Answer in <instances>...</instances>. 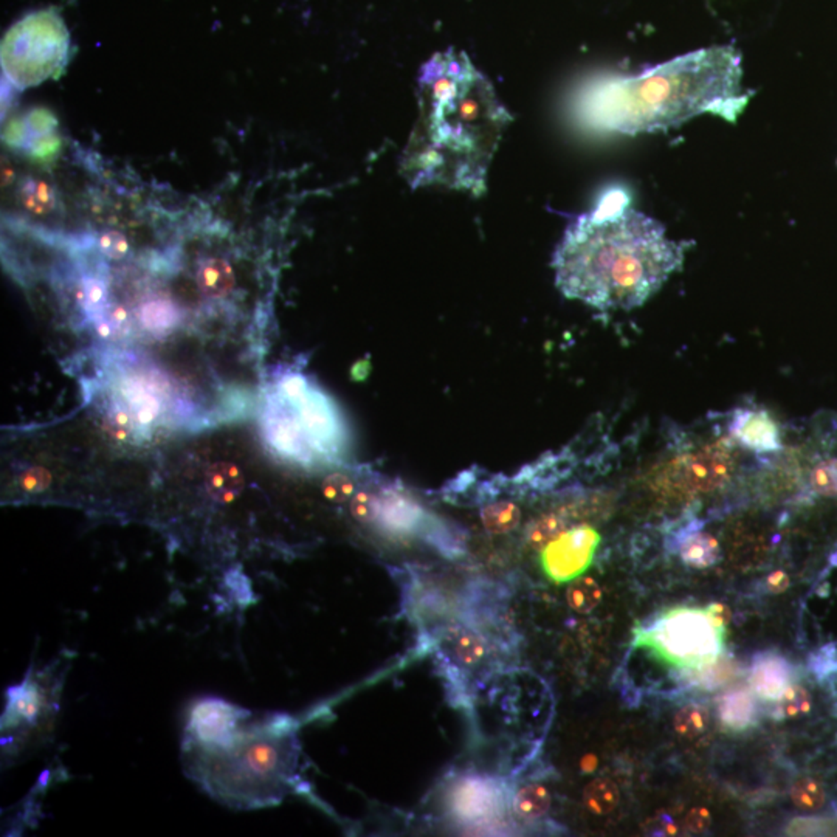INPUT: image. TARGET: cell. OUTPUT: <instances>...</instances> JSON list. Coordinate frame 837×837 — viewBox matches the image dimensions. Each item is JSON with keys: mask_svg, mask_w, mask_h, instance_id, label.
I'll return each instance as SVG.
<instances>
[{"mask_svg": "<svg viewBox=\"0 0 837 837\" xmlns=\"http://www.w3.org/2000/svg\"><path fill=\"white\" fill-rule=\"evenodd\" d=\"M790 577L784 571H774L767 577V588L771 594H780L790 588Z\"/></svg>", "mask_w": 837, "mask_h": 837, "instance_id": "cell-43", "label": "cell"}, {"mask_svg": "<svg viewBox=\"0 0 837 837\" xmlns=\"http://www.w3.org/2000/svg\"><path fill=\"white\" fill-rule=\"evenodd\" d=\"M584 807L596 816H607L619 807L620 791L609 778H596L584 791Z\"/></svg>", "mask_w": 837, "mask_h": 837, "instance_id": "cell-23", "label": "cell"}, {"mask_svg": "<svg viewBox=\"0 0 837 837\" xmlns=\"http://www.w3.org/2000/svg\"><path fill=\"white\" fill-rule=\"evenodd\" d=\"M788 836H837V819L830 816L797 817L786 825Z\"/></svg>", "mask_w": 837, "mask_h": 837, "instance_id": "cell-32", "label": "cell"}, {"mask_svg": "<svg viewBox=\"0 0 837 837\" xmlns=\"http://www.w3.org/2000/svg\"><path fill=\"white\" fill-rule=\"evenodd\" d=\"M601 596L603 593L601 584H597L594 578L578 577L572 580L568 590V605L576 613L588 614L601 603Z\"/></svg>", "mask_w": 837, "mask_h": 837, "instance_id": "cell-26", "label": "cell"}, {"mask_svg": "<svg viewBox=\"0 0 837 837\" xmlns=\"http://www.w3.org/2000/svg\"><path fill=\"white\" fill-rule=\"evenodd\" d=\"M731 436L755 453H774L782 449V433L773 416L763 408H743L729 424Z\"/></svg>", "mask_w": 837, "mask_h": 837, "instance_id": "cell-11", "label": "cell"}, {"mask_svg": "<svg viewBox=\"0 0 837 837\" xmlns=\"http://www.w3.org/2000/svg\"><path fill=\"white\" fill-rule=\"evenodd\" d=\"M792 666L783 656L765 650L755 653L749 672V683L755 695L767 701H778L784 690L791 685Z\"/></svg>", "mask_w": 837, "mask_h": 837, "instance_id": "cell-12", "label": "cell"}, {"mask_svg": "<svg viewBox=\"0 0 837 837\" xmlns=\"http://www.w3.org/2000/svg\"><path fill=\"white\" fill-rule=\"evenodd\" d=\"M18 710L25 718H33L37 712V702L31 693H22L18 700Z\"/></svg>", "mask_w": 837, "mask_h": 837, "instance_id": "cell-44", "label": "cell"}, {"mask_svg": "<svg viewBox=\"0 0 837 837\" xmlns=\"http://www.w3.org/2000/svg\"><path fill=\"white\" fill-rule=\"evenodd\" d=\"M676 546L681 560L689 568L706 569L715 567L721 560L718 540L708 532L696 529L687 532L683 537H679Z\"/></svg>", "mask_w": 837, "mask_h": 837, "instance_id": "cell-16", "label": "cell"}, {"mask_svg": "<svg viewBox=\"0 0 837 837\" xmlns=\"http://www.w3.org/2000/svg\"><path fill=\"white\" fill-rule=\"evenodd\" d=\"M109 422H111L112 430L115 431L120 437H124L134 431V422H136V418H134L132 413H129L128 410H124V408L120 407V405H113L112 410L109 411Z\"/></svg>", "mask_w": 837, "mask_h": 837, "instance_id": "cell-40", "label": "cell"}, {"mask_svg": "<svg viewBox=\"0 0 837 837\" xmlns=\"http://www.w3.org/2000/svg\"><path fill=\"white\" fill-rule=\"evenodd\" d=\"M811 489L822 496H837V458L820 460L809 475Z\"/></svg>", "mask_w": 837, "mask_h": 837, "instance_id": "cell-34", "label": "cell"}, {"mask_svg": "<svg viewBox=\"0 0 837 837\" xmlns=\"http://www.w3.org/2000/svg\"><path fill=\"white\" fill-rule=\"evenodd\" d=\"M443 643V655L453 660L458 670H478L490 658L489 642L468 626H452L445 631Z\"/></svg>", "mask_w": 837, "mask_h": 837, "instance_id": "cell-13", "label": "cell"}, {"mask_svg": "<svg viewBox=\"0 0 837 837\" xmlns=\"http://www.w3.org/2000/svg\"><path fill=\"white\" fill-rule=\"evenodd\" d=\"M195 279L202 295L212 300L230 295L236 286L235 270L224 258H208L202 261Z\"/></svg>", "mask_w": 837, "mask_h": 837, "instance_id": "cell-17", "label": "cell"}, {"mask_svg": "<svg viewBox=\"0 0 837 837\" xmlns=\"http://www.w3.org/2000/svg\"><path fill=\"white\" fill-rule=\"evenodd\" d=\"M502 790L492 778L466 775L454 783L450 809L456 819L479 822L495 816L502 805Z\"/></svg>", "mask_w": 837, "mask_h": 837, "instance_id": "cell-10", "label": "cell"}, {"mask_svg": "<svg viewBox=\"0 0 837 837\" xmlns=\"http://www.w3.org/2000/svg\"><path fill=\"white\" fill-rule=\"evenodd\" d=\"M710 619L714 622L715 626L725 630V626L731 624L732 620V611L731 608L725 607L723 603H710L708 608H706Z\"/></svg>", "mask_w": 837, "mask_h": 837, "instance_id": "cell-42", "label": "cell"}, {"mask_svg": "<svg viewBox=\"0 0 837 837\" xmlns=\"http://www.w3.org/2000/svg\"><path fill=\"white\" fill-rule=\"evenodd\" d=\"M742 73L735 48H704L639 77L591 84L578 98V119L591 129L631 136L668 129L731 104L740 94Z\"/></svg>", "mask_w": 837, "mask_h": 837, "instance_id": "cell-3", "label": "cell"}, {"mask_svg": "<svg viewBox=\"0 0 837 837\" xmlns=\"http://www.w3.org/2000/svg\"><path fill=\"white\" fill-rule=\"evenodd\" d=\"M712 824V816L706 808L698 807L690 809L689 814L685 816L684 825L689 832L702 833L709 830Z\"/></svg>", "mask_w": 837, "mask_h": 837, "instance_id": "cell-41", "label": "cell"}, {"mask_svg": "<svg viewBox=\"0 0 837 837\" xmlns=\"http://www.w3.org/2000/svg\"><path fill=\"white\" fill-rule=\"evenodd\" d=\"M723 633L706 608H676L637 633V643L670 666L693 668L717 660L723 650Z\"/></svg>", "mask_w": 837, "mask_h": 837, "instance_id": "cell-5", "label": "cell"}, {"mask_svg": "<svg viewBox=\"0 0 837 837\" xmlns=\"http://www.w3.org/2000/svg\"><path fill=\"white\" fill-rule=\"evenodd\" d=\"M235 719L233 709L224 702H203L195 709L193 725L202 742H222L228 737Z\"/></svg>", "mask_w": 837, "mask_h": 837, "instance_id": "cell-15", "label": "cell"}, {"mask_svg": "<svg viewBox=\"0 0 837 837\" xmlns=\"http://www.w3.org/2000/svg\"><path fill=\"white\" fill-rule=\"evenodd\" d=\"M262 427L267 443H270L271 449L277 453L298 462H309L312 460L311 443L301 427L298 414L294 416L292 405L283 401L279 395L269 399Z\"/></svg>", "mask_w": 837, "mask_h": 837, "instance_id": "cell-8", "label": "cell"}, {"mask_svg": "<svg viewBox=\"0 0 837 837\" xmlns=\"http://www.w3.org/2000/svg\"><path fill=\"white\" fill-rule=\"evenodd\" d=\"M599 544L601 535L591 526H576L561 532L542 549L543 571L555 584L572 582L591 567Z\"/></svg>", "mask_w": 837, "mask_h": 837, "instance_id": "cell-6", "label": "cell"}, {"mask_svg": "<svg viewBox=\"0 0 837 837\" xmlns=\"http://www.w3.org/2000/svg\"><path fill=\"white\" fill-rule=\"evenodd\" d=\"M790 794L792 803L802 811H817L825 807V790L822 783L814 778H799L791 786Z\"/></svg>", "mask_w": 837, "mask_h": 837, "instance_id": "cell-29", "label": "cell"}, {"mask_svg": "<svg viewBox=\"0 0 837 837\" xmlns=\"http://www.w3.org/2000/svg\"><path fill=\"white\" fill-rule=\"evenodd\" d=\"M684 252L658 220L608 195L568 228L555 252V281L563 295L597 309H634L679 270Z\"/></svg>", "mask_w": 837, "mask_h": 837, "instance_id": "cell-2", "label": "cell"}, {"mask_svg": "<svg viewBox=\"0 0 837 837\" xmlns=\"http://www.w3.org/2000/svg\"><path fill=\"white\" fill-rule=\"evenodd\" d=\"M709 719L710 715L708 708L692 702L679 709L678 714L675 715V731L687 740L701 737L702 733L708 731Z\"/></svg>", "mask_w": 837, "mask_h": 837, "instance_id": "cell-28", "label": "cell"}, {"mask_svg": "<svg viewBox=\"0 0 837 837\" xmlns=\"http://www.w3.org/2000/svg\"><path fill=\"white\" fill-rule=\"evenodd\" d=\"M81 296L84 298V311L90 319H96L106 313L109 290L104 279L96 275H86L81 283Z\"/></svg>", "mask_w": 837, "mask_h": 837, "instance_id": "cell-30", "label": "cell"}, {"mask_svg": "<svg viewBox=\"0 0 837 837\" xmlns=\"http://www.w3.org/2000/svg\"><path fill=\"white\" fill-rule=\"evenodd\" d=\"M52 484V475L42 467H30L19 477V485L27 493H41Z\"/></svg>", "mask_w": 837, "mask_h": 837, "instance_id": "cell-39", "label": "cell"}, {"mask_svg": "<svg viewBox=\"0 0 837 837\" xmlns=\"http://www.w3.org/2000/svg\"><path fill=\"white\" fill-rule=\"evenodd\" d=\"M780 714L783 718H802L813 708V696L800 684H791L780 696Z\"/></svg>", "mask_w": 837, "mask_h": 837, "instance_id": "cell-33", "label": "cell"}, {"mask_svg": "<svg viewBox=\"0 0 837 837\" xmlns=\"http://www.w3.org/2000/svg\"><path fill=\"white\" fill-rule=\"evenodd\" d=\"M312 385L309 384L306 376L301 372H289L279 380L278 395L290 405H296L309 394Z\"/></svg>", "mask_w": 837, "mask_h": 837, "instance_id": "cell-37", "label": "cell"}, {"mask_svg": "<svg viewBox=\"0 0 837 837\" xmlns=\"http://www.w3.org/2000/svg\"><path fill=\"white\" fill-rule=\"evenodd\" d=\"M551 803V792L542 783L525 784L512 797L513 813L521 820L542 819L548 813Z\"/></svg>", "mask_w": 837, "mask_h": 837, "instance_id": "cell-21", "label": "cell"}, {"mask_svg": "<svg viewBox=\"0 0 837 837\" xmlns=\"http://www.w3.org/2000/svg\"><path fill=\"white\" fill-rule=\"evenodd\" d=\"M568 521L560 513H548L542 518L532 523L531 527L527 529L526 542L532 549L542 551L546 548L549 543L560 535L561 532L567 531Z\"/></svg>", "mask_w": 837, "mask_h": 837, "instance_id": "cell-27", "label": "cell"}, {"mask_svg": "<svg viewBox=\"0 0 837 837\" xmlns=\"http://www.w3.org/2000/svg\"><path fill=\"white\" fill-rule=\"evenodd\" d=\"M205 485L214 501L231 502L244 490V475L231 462H216L207 470Z\"/></svg>", "mask_w": 837, "mask_h": 837, "instance_id": "cell-19", "label": "cell"}, {"mask_svg": "<svg viewBox=\"0 0 837 837\" xmlns=\"http://www.w3.org/2000/svg\"><path fill=\"white\" fill-rule=\"evenodd\" d=\"M69 60V31L54 12H37L19 21L2 42V67L18 89L56 78Z\"/></svg>", "mask_w": 837, "mask_h": 837, "instance_id": "cell-4", "label": "cell"}, {"mask_svg": "<svg viewBox=\"0 0 837 837\" xmlns=\"http://www.w3.org/2000/svg\"><path fill=\"white\" fill-rule=\"evenodd\" d=\"M733 472L731 453L723 445H709L696 453L681 458L675 475L685 489L692 492H712L727 483Z\"/></svg>", "mask_w": 837, "mask_h": 837, "instance_id": "cell-9", "label": "cell"}, {"mask_svg": "<svg viewBox=\"0 0 837 837\" xmlns=\"http://www.w3.org/2000/svg\"><path fill=\"white\" fill-rule=\"evenodd\" d=\"M104 315L112 323L113 327L123 326L124 323H128V319H129V313L123 306H112L111 309H106Z\"/></svg>", "mask_w": 837, "mask_h": 837, "instance_id": "cell-45", "label": "cell"}, {"mask_svg": "<svg viewBox=\"0 0 837 837\" xmlns=\"http://www.w3.org/2000/svg\"><path fill=\"white\" fill-rule=\"evenodd\" d=\"M140 319L145 329L153 334H166L180 323V311L171 300L159 298L148 301L140 309Z\"/></svg>", "mask_w": 837, "mask_h": 837, "instance_id": "cell-22", "label": "cell"}, {"mask_svg": "<svg viewBox=\"0 0 837 837\" xmlns=\"http://www.w3.org/2000/svg\"><path fill=\"white\" fill-rule=\"evenodd\" d=\"M321 490H323L326 500L336 502V504H344V502L351 501L352 496L357 493L354 479L348 477V475H344V473H332V475H329L323 481Z\"/></svg>", "mask_w": 837, "mask_h": 837, "instance_id": "cell-36", "label": "cell"}, {"mask_svg": "<svg viewBox=\"0 0 837 837\" xmlns=\"http://www.w3.org/2000/svg\"><path fill=\"white\" fill-rule=\"evenodd\" d=\"M18 195L21 205L36 216H47L56 210L58 203L56 189L44 178H22L19 182Z\"/></svg>", "mask_w": 837, "mask_h": 837, "instance_id": "cell-20", "label": "cell"}, {"mask_svg": "<svg viewBox=\"0 0 837 837\" xmlns=\"http://www.w3.org/2000/svg\"><path fill=\"white\" fill-rule=\"evenodd\" d=\"M424 523V510L411 498L389 492L380 495L377 525L394 534H410Z\"/></svg>", "mask_w": 837, "mask_h": 837, "instance_id": "cell-14", "label": "cell"}, {"mask_svg": "<svg viewBox=\"0 0 837 837\" xmlns=\"http://www.w3.org/2000/svg\"><path fill=\"white\" fill-rule=\"evenodd\" d=\"M418 115L402 157L411 188L445 186L473 195L485 180L512 121L489 78L449 48L427 61L418 79Z\"/></svg>", "mask_w": 837, "mask_h": 837, "instance_id": "cell-1", "label": "cell"}, {"mask_svg": "<svg viewBox=\"0 0 837 837\" xmlns=\"http://www.w3.org/2000/svg\"><path fill=\"white\" fill-rule=\"evenodd\" d=\"M349 502H351V513L359 523L377 525L380 495L369 490H360Z\"/></svg>", "mask_w": 837, "mask_h": 837, "instance_id": "cell-35", "label": "cell"}, {"mask_svg": "<svg viewBox=\"0 0 837 837\" xmlns=\"http://www.w3.org/2000/svg\"><path fill=\"white\" fill-rule=\"evenodd\" d=\"M245 761L250 773L270 775L279 773L283 767V752L275 744H254L253 748L248 750Z\"/></svg>", "mask_w": 837, "mask_h": 837, "instance_id": "cell-31", "label": "cell"}, {"mask_svg": "<svg viewBox=\"0 0 837 837\" xmlns=\"http://www.w3.org/2000/svg\"><path fill=\"white\" fill-rule=\"evenodd\" d=\"M126 397L129 402V410L136 422L142 427L153 424L159 418L162 403L157 395L140 385H132L126 389Z\"/></svg>", "mask_w": 837, "mask_h": 837, "instance_id": "cell-25", "label": "cell"}, {"mask_svg": "<svg viewBox=\"0 0 837 837\" xmlns=\"http://www.w3.org/2000/svg\"><path fill=\"white\" fill-rule=\"evenodd\" d=\"M481 521L485 531L495 535L512 532L521 521V510L510 501H498L481 509Z\"/></svg>", "mask_w": 837, "mask_h": 837, "instance_id": "cell-24", "label": "cell"}, {"mask_svg": "<svg viewBox=\"0 0 837 837\" xmlns=\"http://www.w3.org/2000/svg\"><path fill=\"white\" fill-rule=\"evenodd\" d=\"M292 407L298 410L301 427L312 449L329 454L342 447V418L325 393L312 386L309 394Z\"/></svg>", "mask_w": 837, "mask_h": 837, "instance_id": "cell-7", "label": "cell"}, {"mask_svg": "<svg viewBox=\"0 0 837 837\" xmlns=\"http://www.w3.org/2000/svg\"><path fill=\"white\" fill-rule=\"evenodd\" d=\"M755 701L746 690H731L718 700V717L725 729L743 732L755 725Z\"/></svg>", "mask_w": 837, "mask_h": 837, "instance_id": "cell-18", "label": "cell"}, {"mask_svg": "<svg viewBox=\"0 0 837 837\" xmlns=\"http://www.w3.org/2000/svg\"><path fill=\"white\" fill-rule=\"evenodd\" d=\"M98 248L101 253L111 258V260H123L130 252L128 237L124 236L120 231H104L98 239Z\"/></svg>", "mask_w": 837, "mask_h": 837, "instance_id": "cell-38", "label": "cell"}]
</instances>
